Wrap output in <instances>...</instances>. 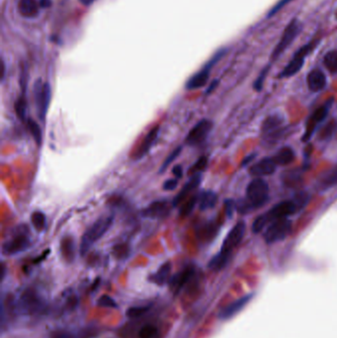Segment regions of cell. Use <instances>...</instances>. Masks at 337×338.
<instances>
[{
    "instance_id": "4316f807",
    "label": "cell",
    "mask_w": 337,
    "mask_h": 338,
    "mask_svg": "<svg viewBox=\"0 0 337 338\" xmlns=\"http://www.w3.org/2000/svg\"><path fill=\"white\" fill-rule=\"evenodd\" d=\"M218 224L215 221L207 222L203 226L201 230L199 231V238L202 239L203 241H211L213 238L217 236L218 234Z\"/></svg>"
},
{
    "instance_id": "ba28073f",
    "label": "cell",
    "mask_w": 337,
    "mask_h": 338,
    "mask_svg": "<svg viewBox=\"0 0 337 338\" xmlns=\"http://www.w3.org/2000/svg\"><path fill=\"white\" fill-rule=\"evenodd\" d=\"M226 50H219L218 52L215 53V55L198 72H196L194 75H192L186 82L185 88L187 90H196L199 88H202L207 84L210 73L212 68L215 67V65L220 61V59L224 55Z\"/></svg>"
},
{
    "instance_id": "44dd1931",
    "label": "cell",
    "mask_w": 337,
    "mask_h": 338,
    "mask_svg": "<svg viewBox=\"0 0 337 338\" xmlns=\"http://www.w3.org/2000/svg\"><path fill=\"white\" fill-rule=\"evenodd\" d=\"M306 84L312 92H320L326 86V76L320 69H314L306 76Z\"/></svg>"
},
{
    "instance_id": "74e56055",
    "label": "cell",
    "mask_w": 337,
    "mask_h": 338,
    "mask_svg": "<svg viewBox=\"0 0 337 338\" xmlns=\"http://www.w3.org/2000/svg\"><path fill=\"white\" fill-rule=\"evenodd\" d=\"M139 338H158V329L156 326L147 324L141 328L138 332Z\"/></svg>"
},
{
    "instance_id": "ac0fdd59",
    "label": "cell",
    "mask_w": 337,
    "mask_h": 338,
    "mask_svg": "<svg viewBox=\"0 0 337 338\" xmlns=\"http://www.w3.org/2000/svg\"><path fill=\"white\" fill-rule=\"evenodd\" d=\"M201 182H202V173L191 176L190 179L186 182L185 185L180 190V192L174 197V199L172 201V206L177 207L183 203L185 201L186 198L200 186Z\"/></svg>"
},
{
    "instance_id": "30bf717a",
    "label": "cell",
    "mask_w": 337,
    "mask_h": 338,
    "mask_svg": "<svg viewBox=\"0 0 337 338\" xmlns=\"http://www.w3.org/2000/svg\"><path fill=\"white\" fill-rule=\"evenodd\" d=\"M292 231V221L286 219L275 220L266 228L263 237L266 243L272 244L284 240Z\"/></svg>"
},
{
    "instance_id": "7bdbcfd3",
    "label": "cell",
    "mask_w": 337,
    "mask_h": 338,
    "mask_svg": "<svg viewBox=\"0 0 337 338\" xmlns=\"http://www.w3.org/2000/svg\"><path fill=\"white\" fill-rule=\"evenodd\" d=\"M129 246L127 244H119L114 247V254L117 258H126L129 254Z\"/></svg>"
},
{
    "instance_id": "e575fe53",
    "label": "cell",
    "mask_w": 337,
    "mask_h": 338,
    "mask_svg": "<svg viewBox=\"0 0 337 338\" xmlns=\"http://www.w3.org/2000/svg\"><path fill=\"white\" fill-rule=\"evenodd\" d=\"M207 165H208V158L206 156H201L191 167H189L188 174L193 176L195 174L202 173L207 167Z\"/></svg>"
},
{
    "instance_id": "7402d4cb",
    "label": "cell",
    "mask_w": 337,
    "mask_h": 338,
    "mask_svg": "<svg viewBox=\"0 0 337 338\" xmlns=\"http://www.w3.org/2000/svg\"><path fill=\"white\" fill-rule=\"evenodd\" d=\"M218 195L212 190H205L198 195V206L201 211L214 209L218 203Z\"/></svg>"
},
{
    "instance_id": "bcb514c9",
    "label": "cell",
    "mask_w": 337,
    "mask_h": 338,
    "mask_svg": "<svg viewBox=\"0 0 337 338\" xmlns=\"http://www.w3.org/2000/svg\"><path fill=\"white\" fill-rule=\"evenodd\" d=\"M178 185V181L177 179H174V178H170V179H167L164 183H163V189L165 191H173L174 189H176V187Z\"/></svg>"
},
{
    "instance_id": "4fadbf2b",
    "label": "cell",
    "mask_w": 337,
    "mask_h": 338,
    "mask_svg": "<svg viewBox=\"0 0 337 338\" xmlns=\"http://www.w3.org/2000/svg\"><path fill=\"white\" fill-rule=\"evenodd\" d=\"M332 101L333 100L331 99L327 103H325L324 105L320 106V108H318L312 114V116L308 118L307 122H306V125H305V132H304L303 135V142L310 140V138L312 137V135H314V133L318 129L320 123L323 122L325 118L327 117Z\"/></svg>"
},
{
    "instance_id": "b9f144b4",
    "label": "cell",
    "mask_w": 337,
    "mask_h": 338,
    "mask_svg": "<svg viewBox=\"0 0 337 338\" xmlns=\"http://www.w3.org/2000/svg\"><path fill=\"white\" fill-rule=\"evenodd\" d=\"M97 304L99 306H103V307H113V308H116L118 306V304L114 301V299L111 298L110 296H107V295H104V296L100 297L98 302H97Z\"/></svg>"
},
{
    "instance_id": "ffe728a7",
    "label": "cell",
    "mask_w": 337,
    "mask_h": 338,
    "mask_svg": "<svg viewBox=\"0 0 337 338\" xmlns=\"http://www.w3.org/2000/svg\"><path fill=\"white\" fill-rule=\"evenodd\" d=\"M194 274H195V269L192 266L186 267L183 270L179 271L169 280L170 290L174 294H177L191 280Z\"/></svg>"
},
{
    "instance_id": "f1b7e54d",
    "label": "cell",
    "mask_w": 337,
    "mask_h": 338,
    "mask_svg": "<svg viewBox=\"0 0 337 338\" xmlns=\"http://www.w3.org/2000/svg\"><path fill=\"white\" fill-rule=\"evenodd\" d=\"M335 185H337V166L335 168L328 171L325 175H323L320 178L319 183V187L322 190H326Z\"/></svg>"
},
{
    "instance_id": "f35d334b",
    "label": "cell",
    "mask_w": 337,
    "mask_h": 338,
    "mask_svg": "<svg viewBox=\"0 0 337 338\" xmlns=\"http://www.w3.org/2000/svg\"><path fill=\"white\" fill-rule=\"evenodd\" d=\"M181 152H182V147L181 146H179V147H177L174 151H172V152L169 154L168 156L166 157V159L164 160V162L162 163V165L160 166V169H159V173L161 174V173H163L166 169H167V167H168L169 165L180 155V153H181Z\"/></svg>"
},
{
    "instance_id": "d4e9b609",
    "label": "cell",
    "mask_w": 337,
    "mask_h": 338,
    "mask_svg": "<svg viewBox=\"0 0 337 338\" xmlns=\"http://www.w3.org/2000/svg\"><path fill=\"white\" fill-rule=\"evenodd\" d=\"M171 269H172L171 262L167 261V262L163 263L154 274H152L150 280L152 281V283H154L156 285L162 286L170 280Z\"/></svg>"
},
{
    "instance_id": "60d3db41",
    "label": "cell",
    "mask_w": 337,
    "mask_h": 338,
    "mask_svg": "<svg viewBox=\"0 0 337 338\" xmlns=\"http://www.w3.org/2000/svg\"><path fill=\"white\" fill-rule=\"evenodd\" d=\"M270 66H267L266 68H263V70L260 72V74L257 76L256 80L253 83V88L256 91H261V89L263 88V84L265 82V79L267 77V74L269 72Z\"/></svg>"
},
{
    "instance_id": "7a4b0ae2",
    "label": "cell",
    "mask_w": 337,
    "mask_h": 338,
    "mask_svg": "<svg viewBox=\"0 0 337 338\" xmlns=\"http://www.w3.org/2000/svg\"><path fill=\"white\" fill-rule=\"evenodd\" d=\"M269 199V187L262 178H254L247 185L246 196L236 203V211L245 215L263 207Z\"/></svg>"
},
{
    "instance_id": "db71d44e",
    "label": "cell",
    "mask_w": 337,
    "mask_h": 338,
    "mask_svg": "<svg viewBox=\"0 0 337 338\" xmlns=\"http://www.w3.org/2000/svg\"><path fill=\"white\" fill-rule=\"evenodd\" d=\"M83 5H85V6H89V5H91L93 2H95L96 0H79Z\"/></svg>"
},
{
    "instance_id": "6da1fadb",
    "label": "cell",
    "mask_w": 337,
    "mask_h": 338,
    "mask_svg": "<svg viewBox=\"0 0 337 338\" xmlns=\"http://www.w3.org/2000/svg\"><path fill=\"white\" fill-rule=\"evenodd\" d=\"M245 232H246L245 222L242 220L236 222V226L229 232L227 237H224L219 254H216L210 260L208 267L211 270L220 271L228 265L233 255V251L243 239Z\"/></svg>"
},
{
    "instance_id": "3957f363",
    "label": "cell",
    "mask_w": 337,
    "mask_h": 338,
    "mask_svg": "<svg viewBox=\"0 0 337 338\" xmlns=\"http://www.w3.org/2000/svg\"><path fill=\"white\" fill-rule=\"evenodd\" d=\"M298 212L299 210L293 200H286L276 204L267 212L254 220L252 223L253 234H259L265 228H267L271 222L281 219H286Z\"/></svg>"
},
{
    "instance_id": "f6af8a7d",
    "label": "cell",
    "mask_w": 337,
    "mask_h": 338,
    "mask_svg": "<svg viewBox=\"0 0 337 338\" xmlns=\"http://www.w3.org/2000/svg\"><path fill=\"white\" fill-rule=\"evenodd\" d=\"M235 211H236V203H235V201L232 199L226 200L224 201V212L229 219H231L233 217Z\"/></svg>"
},
{
    "instance_id": "83f0119b",
    "label": "cell",
    "mask_w": 337,
    "mask_h": 338,
    "mask_svg": "<svg viewBox=\"0 0 337 338\" xmlns=\"http://www.w3.org/2000/svg\"><path fill=\"white\" fill-rule=\"evenodd\" d=\"M302 175H303V171L299 170V169L288 171L282 177L283 183L288 187L298 186V184H300L303 179Z\"/></svg>"
},
{
    "instance_id": "cb8c5ba5",
    "label": "cell",
    "mask_w": 337,
    "mask_h": 338,
    "mask_svg": "<svg viewBox=\"0 0 337 338\" xmlns=\"http://www.w3.org/2000/svg\"><path fill=\"white\" fill-rule=\"evenodd\" d=\"M61 254L67 262H72L75 258V243L73 237L70 236L63 237L60 244Z\"/></svg>"
},
{
    "instance_id": "52a82bcc",
    "label": "cell",
    "mask_w": 337,
    "mask_h": 338,
    "mask_svg": "<svg viewBox=\"0 0 337 338\" xmlns=\"http://www.w3.org/2000/svg\"><path fill=\"white\" fill-rule=\"evenodd\" d=\"M317 44H318L317 42L312 41V42L303 45V47H301L298 51L295 52L294 57L292 58V60L289 62V64L282 70L279 77L280 78H289V77H292L295 74H297L303 68L305 58L312 51H314Z\"/></svg>"
},
{
    "instance_id": "9c48e42d",
    "label": "cell",
    "mask_w": 337,
    "mask_h": 338,
    "mask_svg": "<svg viewBox=\"0 0 337 338\" xmlns=\"http://www.w3.org/2000/svg\"><path fill=\"white\" fill-rule=\"evenodd\" d=\"M302 30V24L298 19H293L288 25H287L283 34L281 36V39L279 43L277 44L276 48L272 52L271 60L276 61L280 55L284 53V51L293 44V42L296 40V38L301 33Z\"/></svg>"
},
{
    "instance_id": "5bb4252c",
    "label": "cell",
    "mask_w": 337,
    "mask_h": 338,
    "mask_svg": "<svg viewBox=\"0 0 337 338\" xmlns=\"http://www.w3.org/2000/svg\"><path fill=\"white\" fill-rule=\"evenodd\" d=\"M159 133H160V127L157 125L153 127L152 130L145 135L142 143L132 153V159L134 161H138L149 153V152L152 150L153 145L156 143Z\"/></svg>"
},
{
    "instance_id": "c3c4849f",
    "label": "cell",
    "mask_w": 337,
    "mask_h": 338,
    "mask_svg": "<svg viewBox=\"0 0 337 338\" xmlns=\"http://www.w3.org/2000/svg\"><path fill=\"white\" fill-rule=\"evenodd\" d=\"M51 338H76L73 334L67 331H58L52 334Z\"/></svg>"
},
{
    "instance_id": "836d02e7",
    "label": "cell",
    "mask_w": 337,
    "mask_h": 338,
    "mask_svg": "<svg viewBox=\"0 0 337 338\" xmlns=\"http://www.w3.org/2000/svg\"><path fill=\"white\" fill-rule=\"evenodd\" d=\"M32 224L37 232H42L47 226V218L43 212L37 211L31 215Z\"/></svg>"
},
{
    "instance_id": "8d00e7d4",
    "label": "cell",
    "mask_w": 337,
    "mask_h": 338,
    "mask_svg": "<svg viewBox=\"0 0 337 338\" xmlns=\"http://www.w3.org/2000/svg\"><path fill=\"white\" fill-rule=\"evenodd\" d=\"M310 199H311V195L307 192H299L294 196V198L292 200L294 201V203L296 204L298 210L301 211L310 202Z\"/></svg>"
},
{
    "instance_id": "11a10c76",
    "label": "cell",
    "mask_w": 337,
    "mask_h": 338,
    "mask_svg": "<svg viewBox=\"0 0 337 338\" xmlns=\"http://www.w3.org/2000/svg\"><path fill=\"white\" fill-rule=\"evenodd\" d=\"M4 276H5V265L2 264V268H1V279L2 280L4 279Z\"/></svg>"
},
{
    "instance_id": "8992f818",
    "label": "cell",
    "mask_w": 337,
    "mask_h": 338,
    "mask_svg": "<svg viewBox=\"0 0 337 338\" xmlns=\"http://www.w3.org/2000/svg\"><path fill=\"white\" fill-rule=\"evenodd\" d=\"M37 115L42 123H45L51 99V87L49 82L37 79L33 87Z\"/></svg>"
},
{
    "instance_id": "d590c367",
    "label": "cell",
    "mask_w": 337,
    "mask_h": 338,
    "mask_svg": "<svg viewBox=\"0 0 337 338\" xmlns=\"http://www.w3.org/2000/svg\"><path fill=\"white\" fill-rule=\"evenodd\" d=\"M152 308L151 304H147V305H141V306H132L127 311V316L131 319H135V318H139L143 315L147 314L150 309Z\"/></svg>"
},
{
    "instance_id": "603a6c76",
    "label": "cell",
    "mask_w": 337,
    "mask_h": 338,
    "mask_svg": "<svg viewBox=\"0 0 337 338\" xmlns=\"http://www.w3.org/2000/svg\"><path fill=\"white\" fill-rule=\"evenodd\" d=\"M40 3L37 0H19L18 10L22 16L36 17L39 14Z\"/></svg>"
},
{
    "instance_id": "4dcf8cb0",
    "label": "cell",
    "mask_w": 337,
    "mask_h": 338,
    "mask_svg": "<svg viewBox=\"0 0 337 338\" xmlns=\"http://www.w3.org/2000/svg\"><path fill=\"white\" fill-rule=\"evenodd\" d=\"M198 204V196H192L189 200L184 201L183 203L181 204L180 209H179V217L180 218H187L189 215L192 214V212L194 211L196 205Z\"/></svg>"
},
{
    "instance_id": "277c9868",
    "label": "cell",
    "mask_w": 337,
    "mask_h": 338,
    "mask_svg": "<svg viewBox=\"0 0 337 338\" xmlns=\"http://www.w3.org/2000/svg\"><path fill=\"white\" fill-rule=\"evenodd\" d=\"M114 222V217L109 216H102L99 219L95 220L86 231L83 236L81 237L80 242V254L85 256L90 248L93 246L94 243H96L100 238L104 237L107 232L111 229L112 224Z\"/></svg>"
},
{
    "instance_id": "f546056e",
    "label": "cell",
    "mask_w": 337,
    "mask_h": 338,
    "mask_svg": "<svg viewBox=\"0 0 337 338\" xmlns=\"http://www.w3.org/2000/svg\"><path fill=\"white\" fill-rule=\"evenodd\" d=\"M27 110H28V104H27L26 95L22 93V95L15 102V111H16L18 118L20 119L23 123L28 121Z\"/></svg>"
},
{
    "instance_id": "e0dca14e",
    "label": "cell",
    "mask_w": 337,
    "mask_h": 338,
    "mask_svg": "<svg viewBox=\"0 0 337 338\" xmlns=\"http://www.w3.org/2000/svg\"><path fill=\"white\" fill-rule=\"evenodd\" d=\"M253 298V294H248L245 295L239 299H237L235 302H233L232 304L227 305L226 307H223L219 313V320L222 321H227L230 320L232 318H234L236 315L238 313H240L248 303L251 301Z\"/></svg>"
},
{
    "instance_id": "ab89813d",
    "label": "cell",
    "mask_w": 337,
    "mask_h": 338,
    "mask_svg": "<svg viewBox=\"0 0 337 338\" xmlns=\"http://www.w3.org/2000/svg\"><path fill=\"white\" fill-rule=\"evenodd\" d=\"M336 129V121L333 120V121L329 122L326 126H324L322 128V130H321L320 134V139H328V138H330L333 135V134H334V132H335Z\"/></svg>"
},
{
    "instance_id": "681fc988",
    "label": "cell",
    "mask_w": 337,
    "mask_h": 338,
    "mask_svg": "<svg viewBox=\"0 0 337 338\" xmlns=\"http://www.w3.org/2000/svg\"><path fill=\"white\" fill-rule=\"evenodd\" d=\"M218 85H219V80H214V81L210 84V86L208 87V89H207V91H206V94H207V95L211 94V93L217 88Z\"/></svg>"
},
{
    "instance_id": "5b68a950",
    "label": "cell",
    "mask_w": 337,
    "mask_h": 338,
    "mask_svg": "<svg viewBox=\"0 0 337 338\" xmlns=\"http://www.w3.org/2000/svg\"><path fill=\"white\" fill-rule=\"evenodd\" d=\"M31 244L32 239L30 237L29 228L26 224H20L15 228L10 238L3 243L2 254L7 256L21 254L27 250Z\"/></svg>"
},
{
    "instance_id": "ee69618b",
    "label": "cell",
    "mask_w": 337,
    "mask_h": 338,
    "mask_svg": "<svg viewBox=\"0 0 337 338\" xmlns=\"http://www.w3.org/2000/svg\"><path fill=\"white\" fill-rule=\"evenodd\" d=\"M292 1H293V0H279V1H278V2L272 7V9L270 10L267 17L270 18L272 17V16H274L276 13H278L282 8H284L287 4H289V3L292 2Z\"/></svg>"
},
{
    "instance_id": "9a60e30c",
    "label": "cell",
    "mask_w": 337,
    "mask_h": 338,
    "mask_svg": "<svg viewBox=\"0 0 337 338\" xmlns=\"http://www.w3.org/2000/svg\"><path fill=\"white\" fill-rule=\"evenodd\" d=\"M20 305L27 314H35L43 307V301L33 289H27L20 298Z\"/></svg>"
},
{
    "instance_id": "8fae6325",
    "label": "cell",
    "mask_w": 337,
    "mask_h": 338,
    "mask_svg": "<svg viewBox=\"0 0 337 338\" xmlns=\"http://www.w3.org/2000/svg\"><path fill=\"white\" fill-rule=\"evenodd\" d=\"M213 122L208 119L199 121L186 135L185 144L190 147H197L203 144L213 129Z\"/></svg>"
},
{
    "instance_id": "9f6ffc18",
    "label": "cell",
    "mask_w": 337,
    "mask_h": 338,
    "mask_svg": "<svg viewBox=\"0 0 337 338\" xmlns=\"http://www.w3.org/2000/svg\"><path fill=\"white\" fill-rule=\"evenodd\" d=\"M335 18H336V19H337V11H336V13H335Z\"/></svg>"
},
{
    "instance_id": "d6a6232c",
    "label": "cell",
    "mask_w": 337,
    "mask_h": 338,
    "mask_svg": "<svg viewBox=\"0 0 337 338\" xmlns=\"http://www.w3.org/2000/svg\"><path fill=\"white\" fill-rule=\"evenodd\" d=\"M27 126H28V129H29L31 135L34 138L35 143L37 144L38 147H40L42 145V140H43V135H42V130L40 128V125L34 120L28 119Z\"/></svg>"
},
{
    "instance_id": "d6986e66",
    "label": "cell",
    "mask_w": 337,
    "mask_h": 338,
    "mask_svg": "<svg viewBox=\"0 0 337 338\" xmlns=\"http://www.w3.org/2000/svg\"><path fill=\"white\" fill-rule=\"evenodd\" d=\"M277 166L278 165L274 161L273 157H264L253 164L249 168V173L255 178H262L264 176L272 175L276 171Z\"/></svg>"
},
{
    "instance_id": "816d5d0a",
    "label": "cell",
    "mask_w": 337,
    "mask_h": 338,
    "mask_svg": "<svg viewBox=\"0 0 337 338\" xmlns=\"http://www.w3.org/2000/svg\"><path fill=\"white\" fill-rule=\"evenodd\" d=\"M39 3H40V6L42 8H48L51 5V0H40Z\"/></svg>"
},
{
    "instance_id": "7c38bea8",
    "label": "cell",
    "mask_w": 337,
    "mask_h": 338,
    "mask_svg": "<svg viewBox=\"0 0 337 338\" xmlns=\"http://www.w3.org/2000/svg\"><path fill=\"white\" fill-rule=\"evenodd\" d=\"M283 121L280 115H271L265 119L261 127L263 137L270 143H275L285 131L282 127Z\"/></svg>"
},
{
    "instance_id": "1f68e13d",
    "label": "cell",
    "mask_w": 337,
    "mask_h": 338,
    "mask_svg": "<svg viewBox=\"0 0 337 338\" xmlns=\"http://www.w3.org/2000/svg\"><path fill=\"white\" fill-rule=\"evenodd\" d=\"M323 65L331 73H337V50L329 51L324 55Z\"/></svg>"
},
{
    "instance_id": "f907efd6",
    "label": "cell",
    "mask_w": 337,
    "mask_h": 338,
    "mask_svg": "<svg viewBox=\"0 0 337 338\" xmlns=\"http://www.w3.org/2000/svg\"><path fill=\"white\" fill-rule=\"evenodd\" d=\"M255 154H250V155H248V156H246L243 160H242V162H241V165L242 166H246L249 162H251L252 161L253 159L255 158Z\"/></svg>"
},
{
    "instance_id": "2e32d148",
    "label": "cell",
    "mask_w": 337,
    "mask_h": 338,
    "mask_svg": "<svg viewBox=\"0 0 337 338\" xmlns=\"http://www.w3.org/2000/svg\"><path fill=\"white\" fill-rule=\"evenodd\" d=\"M171 207L167 201H154L142 211V216L148 219H163L170 213Z\"/></svg>"
},
{
    "instance_id": "7dc6e473",
    "label": "cell",
    "mask_w": 337,
    "mask_h": 338,
    "mask_svg": "<svg viewBox=\"0 0 337 338\" xmlns=\"http://www.w3.org/2000/svg\"><path fill=\"white\" fill-rule=\"evenodd\" d=\"M172 173L174 174V176L176 177V179H179L182 177L183 175V167L181 164H177L175 165L173 169H172Z\"/></svg>"
},
{
    "instance_id": "f5cc1de1",
    "label": "cell",
    "mask_w": 337,
    "mask_h": 338,
    "mask_svg": "<svg viewBox=\"0 0 337 338\" xmlns=\"http://www.w3.org/2000/svg\"><path fill=\"white\" fill-rule=\"evenodd\" d=\"M1 80L3 81L4 80V77H5V64H4V61L1 62Z\"/></svg>"
},
{
    "instance_id": "484cf974",
    "label": "cell",
    "mask_w": 337,
    "mask_h": 338,
    "mask_svg": "<svg viewBox=\"0 0 337 338\" xmlns=\"http://www.w3.org/2000/svg\"><path fill=\"white\" fill-rule=\"evenodd\" d=\"M295 156L296 155H295V152L293 151V149H291L290 147H284L281 150H279L277 153L273 156V159L277 165L285 166L294 161Z\"/></svg>"
}]
</instances>
